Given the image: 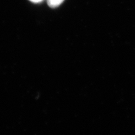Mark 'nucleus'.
Instances as JSON below:
<instances>
[{"label": "nucleus", "mask_w": 135, "mask_h": 135, "mask_svg": "<svg viewBox=\"0 0 135 135\" xmlns=\"http://www.w3.org/2000/svg\"><path fill=\"white\" fill-rule=\"evenodd\" d=\"M64 0H48V4L50 7L56 8L61 4Z\"/></svg>", "instance_id": "obj_1"}, {"label": "nucleus", "mask_w": 135, "mask_h": 135, "mask_svg": "<svg viewBox=\"0 0 135 135\" xmlns=\"http://www.w3.org/2000/svg\"><path fill=\"white\" fill-rule=\"evenodd\" d=\"M30 1H31V2H33V3H38L41 2L43 0H30Z\"/></svg>", "instance_id": "obj_2"}]
</instances>
